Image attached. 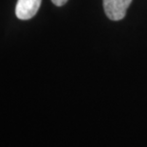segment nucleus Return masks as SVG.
I'll return each mask as SVG.
<instances>
[{"mask_svg": "<svg viewBox=\"0 0 147 147\" xmlns=\"http://www.w3.org/2000/svg\"><path fill=\"white\" fill-rule=\"evenodd\" d=\"M132 0H104L105 12L110 20L119 21L125 16Z\"/></svg>", "mask_w": 147, "mask_h": 147, "instance_id": "obj_1", "label": "nucleus"}, {"mask_svg": "<svg viewBox=\"0 0 147 147\" xmlns=\"http://www.w3.org/2000/svg\"><path fill=\"white\" fill-rule=\"evenodd\" d=\"M42 0H17L15 14L21 20H29L38 11Z\"/></svg>", "mask_w": 147, "mask_h": 147, "instance_id": "obj_2", "label": "nucleus"}, {"mask_svg": "<svg viewBox=\"0 0 147 147\" xmlns=\"http://www.w3.org/2000/svg\"><path fill=\"white\" fill-rule=\"evenodd\" d=\"M52 3L55 6H58V7H61V6L65 5V3L67 2V0H51Z\"/></svg>", "mask_w": 147, "mask_h": 147, "instance_id": "obj_3", "label": "nucleus"}]
</instances>
